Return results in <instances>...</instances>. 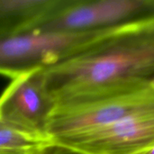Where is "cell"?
<instances>
[{"instance_id":"obj_2","label":"cell","mask_w":154,"mask_h":154,"mask_svg":"<svg viewBox=\"0 0 154 154\" xmlns=\"http://www.w3.org/2000/svg\"><path fill=\"white\" fill-rule=\"evenodd\" d=\"M125 26L87 32L31 26L1 33L0 75L13 79L26 73L48 69L91 48Z\"/></svg>"},{"instance_id":"obj_8","label":"cell","mask_w":154,"mask_h":154,"mask_svg":"<svg viewBox=\"0 0 154 154\" xmlns=\"http://www.w3.org/2000/svg\"><path fill=\"white\" fill-rule=\"evenodd\" d=\"M51 145L49 138L20 130L0 117V154L33 152Z\"/></svg>"},{"instance_id":"obj_9","label":"cell","mask_w":154,"mask_h":154,"mask_svg":"<svg viewBox=\"0 0 154 154\" xmlns=\"http://www.w3.org/2000/svg\"><path fill=\"white\" fill-rule=\"evenodd\" d=\"M43 154H79L78 152L72 151V150H69L68 148H65V147H61V146H59V145H51L50 147H48L44 153Z\"/></svg>"},{"instance_id":"obj_3","label":"cell","mask_w":154,"mask_h":154,"mask_svg":"<svg viewBox=\"0 0 154 154\" xmlns=\"http://www.w3.org/2000/svg\"><path fill=\"white\" fill-rule=\"evenodd\" d=\"M154 19V0H63L41 28L87 32L110 30Z\"/></svg>"},{"instance_id":"obj_10","label":"cell","mask_w":154,"mask_h":154,"mask_svg":"<svg viewBox=\"0 0 154 154\" xmlns=\"http://www.w3.org/2000/svg\"><path fill=\"white\" fill-rule=\"evenodd\" d=\"M50 147V146H49ZM48 148V147H47ZM47 148H45V149H43V150H41V151H38V152H24V153H6V154H43L44 153V152H45V150L47 149Z\"/></svg>"},{"instance_id":"obj_12","label":"cell","mask_w":154,"mask_h":154,"mask_svg":"<svg viewBox=\"0 0 154 154\" xmlns=\"http://www.w3.org/2000/svg\"><path fill=\"white\" fill-rule=\"evenodd\" d=\"M149 85H150L151 88H152V89L154 91V78L152 79V80H151V82H150V84H149Z\"/></svg>"},{"instance_id":"obj_1","label":"cell","mask_w":154,"mask_h":154,"mask_svg":"<svg viewBox=\"0 0 154 154\" xmlns=\"http://www.w3.org/2000/svg\"><path fill=\"white\" fill-rule=\"evenodd\" d=\"M43 74L56 108L148 87L154 78V19L127 25Z\"/></svg>"},{"instance_id":"obj_5","label":"cell","mask_w":154,"mask_h":154,"mask_svg":"<svg viewBox=\"0 0 154 154\" xmlns=\"http://www.w3.org/2000/svg\"><path fill=\"white\" fill-rule=\"evenodd\" d=\"M55 145L79 154H141L154 146V106Z\"/></svg>"},{"instance_id":"obj_4","label":"cell","mask_w":154,"mask_h":154,"mask_svg":"<svg viewBox=\"0 0 154 154\" xmlns=\"http://www.w3.org/2000/svg\"><path fill=\"white\" fill-rule=\"evenodd\" d=\"M153 106L154 91L149 85L125 95L57 107L49 120L47 136L55 144L105 127Z\"/></svg>"},{"instance_id":"obj_6","label":"cell","mask_w":154,"mask_h":154,"mask_svg":"<svg viewBox=\"0 0 154 154\" xmlns=\"http://www.w3.org/2000/svg\"><path fill=\"white\" fill-rule=\"evenodd\" d=\"M55 108L45 86L43 69L13 79L0 96L2 119L20 130L46 138Z\"/></svg>"},{"instance_id":"obj_11","label":"cell","mask_w":154,"mask_h":154,"mask_svg":"<svg viewBox=\"0 0 154 154\" xmlns=\"http://www.w3.org/2000/svg\"><path fill=\"white\" fill-rule=\"evenodd\" d=\"M141 154H154V146H152V148H150L149 150L145 151L144 152H143V153Z\"/></svg>"},{"instance_id":"obj_7","label":"cell","mask_w":154,"mask_h":154,"mask_svg":"<svg viewBox=\"0 0 154 154\" xmlns=\"http://www.w3.org/2000/svg\"><path fill=\"white\" fill-rule=\"evenodd\" d=\"M62 0H0V34L38 24Z\"/></svg>"}]
</instances>
